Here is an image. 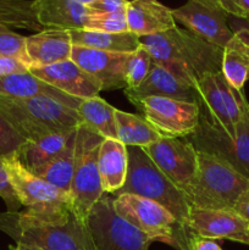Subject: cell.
Listing matches in <instances>:
<instances>
[{"label": "cell", "instance_id": "cell-41", "mask_svg": "<svg viewBox=\"0 0 249 250\" xmlns=\"http://www.w3.org/2000/svg\"><path fill=\"white\" fill-rule=\"evenodd\" d=\"M228 24L231 29L246 28L249 31V19H237V17L228 16Z\"/></svg>", "mask_w": 249, "mask_h": 250}, {"label": "cell", "instance_id": "cell-30", "mask_svg": "<svg viewBox=\"0 0 249 250\" xmlns=\"http://www.w3.org/2000/svg\"><path fill=\"white\" fill-rule=\"evenodd\" d=\"M12 28L42 31L33 11V0H0V31Z\"/></svg>", "mask_w": 249, "mask_h": 250}, {"label": "cell", "instance_id": "cell-28", "mask_svg": "<svg viewBox=\"0 0 249 250\" xmlns=\"http://www.w3.org/2000/svg\"><path fill=\"white\" fill-rule=\"evenodd\" d=\"M77 132V129H76ZM76 132L68 139L67 144L60 154L49 160L44 165L32 170L34 175L43 178L46 182L51 183L63 192L70 193L71 182H72L73 168H75V146Z\"/></svg>", "mask_w": 249, "mask_h": 250}, {"label": "cell", "instance_id": "cell-39", "mask_svg": "<svg viewBox=\"0 0 249 250\" xmlns=\"http://www.w3.org/2000/svg\"><path fill=\"white\" fill-rule=\"evenodd\" d=\"M187 247L188 250H222L221 247L214 239L203 238V237L193 233H190Z\"/></svg>", "mask_w": 249, "mask_h": 250}, {"label": "cell", "instance_id": "cell-27", "mask_svg": "<svg viewBox=\"0 0 249 250\" xmlns=\"http://www.w3.org/2000/svg\"><path fill=\"white\" fill-rule=\"evenodd\" d=\"M115 107L97 95L82 99L77 107L82 124L97 132L103 138L117 139Z\"/></svg>", "mask_w": 249, "mask_h": 250}, {"label": "cell", "instance_id": "cell-1", "mask_svg": "<svg viewBox=\"0 0 249 250\" xmlns=\"http://www.w3.org/2000/svg\"><path fill=\"white\" fill-rule=\"evenodd\" d=\"M139 43L149 51L153 62L193 88L204 75L221 71L224 49L177 26L163 33L139 37Z\"/></svg>", "mask_w": 249, "mask_h": 250}, {"label": "cell", "instance_id": "cell-2", "mask_svg": "<svg viewBox=\"0 0 249 250\" xmlns=\"http://www.w3.org/2000/svg\"><path fill=\"white\" fill-rule=\"evenodd\" d=\"M0 112L26 141L73 131L82 125L77 110L45 95L21 99L0 95Z\"/></svg>", "mask_w": 249, "mask_h": 250}, {"label": "cell", "instance_id": "cell-33", "mask_svg": "<svg viewBox=\"0 0 249 250\" xmlns=\"http://www.w3.org/2000/svg\"><path fill=\"white\" fill-rule=\"evenodd\" d=\"M26 143V139L11 126L0 112V158H16L20 149Z\"/></svg>", "mask_w": 249, "mask_h": 250}, {"label": "cell", "instance_id": "cell-38", "mask_svg": "<svg viewBox=\"0 0 249 250\" xmlns=\"http://www.w3.org/2000/svg\"><path fill=\"white\" fill-rule=\"evenodd\" d=\"M29 66L17 59L0 55V76L28 72Z\"/></svg>", "mask_w": 249, "mask_h": 250}, {"label": "cell", "instance_id": "cell-3", "mask_svg": "<svg viewBox=\"0 0 249 250\" xmlns=\"http://www.w3.org/2000/svg\"><path fill=\"white\" fill-rule=\"evenodd\" d=\"M249 190V178L217 156L198 151V170L185 194L190 207L234 210Z\"/></svg>", "mask_w": 249, "mask_h": 250}, {"label": "cell", "instance_id": "cell-42", "mask_svg": "<svg viewBox=\"0 0 249 250\" xmlns=\"http://www.w3.org/2000/svg\"><path fill=\"white\" fill-rule=\"evenodd\" d=\"M194 1L200 2V4L205 5V6L215 7V9H221V7H220V4H219L220 0H194Z\"/></svg>", "mask_w": 249, "mask_h": 250}, {"label": "cell", "instance_id": "cell-7", "mask_svg": "<svg viewBox=\"0 0 249 250\" xmlns=\"http://www.w3.org/2000/svg\"><path fill=\"white\" fill-rule=\"evenodd\" d=\"M104 139L85 125L77 127L70 197L72 214L83 224H85L94 205L105 194L98 168V155Z\"/></svg>", "mask_w": 249, "mask_h": 250}, {"label": "cell", "instance_id": "cell-10", "mask_svg": "<svg viewBox=\"0 0 249 250\" xmlns=\"http://www.w3.org/2000/svg\"><path fill=\"white\" fill-rule=\"evenodd\" d=\"M114 209L122 219L143 232L153 242H163L181 248V233L185 229L167 209L154 200L124 193L114 197Z\"/></svg>", "mask_w": 249, "mask_h": 250}, {"label": "cell", "instance_id": "cell-45", "mask_svg": "<svg viewBox=\"0 0 249 250\" xmlns=\"http://www.w3.org/2000/svg\"><path fill=\"white\" fill-rule=\"evenodd\" d=\"M9 250H12V248H10V249H9Z\"/></svg>", "mask_w": 249, "mask_h": 250}, {"label": "cell", "instance_id": "cell-26", "mask_svg": "<svg viewBox=\"0 0 249 250\" xmlns=\"http://www.w3.org/2000/svg\"><path fill=\"white\" fill-rule=\"evenodd\" d=\"M76 129L48 134L37 141H26L16 158L29 171L34 170L60 154Z\"/></svg>", "mask_w": 249, "mask_h": 250}, {"label": "cell", "instance_id": "cell-18", "mask_svg": "<svg viewBox=\"0 0 249 250\" xmlns=\"http://www.w3.org/2000/svg\"><path fill=\"white\" fill-rule=\"evenodd\" d=\"M33 11L43 28L84 29L92 10L76 0H33Z\"/></svg>", "mask_w": 249, "mask_h": 250}, {"label": "cell", "instance_id": "cell-29", "mask_svg": "<svg viewBox=\"0 0 249 250\" xmlns=\"http://www.w3.org/2000/svg\"><path fill=\"white\" fill-rule=\"evenodd\" d=\"M117 141L126 146L144 148L163 138L160 133L150 126L144 117L129 112L115 110Z\"/></svg>", "mask_w": 249, "mask_h": 250}, {"label": "cell", "instance_id": "cell-23", "mask_svg": "<svg viewBox=\"0 0 249 250\" xmlns=\"http://www.w3.org/2000/svg\"><path fill=\"white\" fill-rule=\"evenodd\" d=\"M0 95L6 98H17V99L45 95V97L54 98L76 110H77L80 103L82 102V99L70 97V95L54 88L53 85L43 82L38 77L32 75L29 71L28 72L0 76Z\"/></svg>", "mask_w": 249, "mask_h": 250}, {"label": "cell", "instance_id": "cell-32", "mask_svg": "<svg viewBox=\"0 0 249 250\" xmlns=\"http://www.w3.org/2000/svg\"><path fill=\"white\" fill-rule=\"evenodd\" d=\"M84 29L106 33H122L128 31L126 11L93 12L88 19Z\"/></svg>", "mask_w": 249, "mask_h": 250}, {"label": "cell", "instance_id": "cell-8", "mask_svg": "<svg viewBox=\"0 0 249 250\" xmlns=\"http://www.w3.org/2000/svg\"><path fill=\"white\" fill-rule=\"evenodd\" d=\"M187 139L198 151L222 159L249 178V103L244 107L243 116L236 125L233 134H227L200 107L199 124Z\"/></svg>", "mask_w": 249, "mask_h": 250}, {"label": "cell", "instance_id": "cell-17", "mask_svg": "<svg viewBox=\"0 0 249 250\" xmlns=\"http://www.w3.org/2000/svg\"><path fill=\"white\" fill-rule=\"evenodd\" d=\"M128 54L73 46L71 60L102 83V90L126 88L124 67Z\"/></svg>", "mask_w": 249, "mask_h": 250}, {"label": "cell", "instance_id": "cell-43", "mask_svg": "<svg viewBox=\"0 0 249 250\" xmlns=\"http://www.w3.org/2000/svg\"><path fill=\"white\" fill-rule=\"evenodd\" d=\"M12 250H44L42 248H38V247L33 246H26V244H16L15 247H11Z\"/></svg>", "mask_w": 249, "mask_h": 250}, {"label": "cell", "instance_id": "cell-9", "mask_svg": "<svg viewBox=\"0 0 249 250\" xmlns=\"http://www.w3.org/2000/svg\"><path fill=\"white\" fill-rule=\"evenodd\" d=\"M93 250H148L153 243L114 209V197L105 193L85 221Z\"/></svg>", "mask_w": 249, "mask_h": 250}, {"label": "cell", "instance_id": "cell-16", "mask_svg": "<svg viewBox=\"0 0 249 250\" xmlns=\"http://www.w3.org/2000/svg\"><path fill=\"white\" fill-rule=\"evenodd\" d=\"M29 72L60 92L78 99L97 97L102 92V83L71 59L45 67L29 68Z\"/></svg>", "mask_w": 249, "mask_h": 250}, {"label": "cell", "instance_id": "cell-14", "mask_svg": "<svg viewBox=\"0 0 249 250\" xmlns=\"http://www.w3.org/2000/svg\"><path fill=\"white\" fill-rule=\"evenodd\" d=\"M175 21H178L203 41L224 49L233 31L228 24V15L222 9L205 6L194 0H188L185 5L172 10Z\"/></svg>", "mask_w": 249, "mask_h": 250}, {"label": "cell", "instance_id": "cell-24", "mask_svg": "<svg viewBox=\"0 0 249 250\" xmlns=\"http://www.w3.org/2000/svg\"><path fill=\"white\" fill-rule=\"evenodd\" d=\"M233 37L222 51L221 72L233 88L243 90L249 80V31L234 28Z\"/></svg>", "mask_w": 249, "mask_h": 250}, {"label": "cell", "instance_id": "cell-19", "mask_svg": "<svg viewBox=\"0 0 249 250\" xmlns=\"http://www.w3.org/2000/svg\"><path fill=\"white\" fill-rule=\"evenodd\" d=\"M129 102L143 99L146 97H164L171 99L194 103L198 99L197 89L182 82L170 71L158 63H151L150 71L145 80L136 89H124Z\"/></svg>", "mask_w": 249, "mask_h": 250}, {"label": "cell", "instance_id": "cell-31", "mask_svg": "<svg viewBox=\"0 0 249 250\" xmlns=\"http://www.w3.org/2000/svg\"><path fill=\"white\" fill-rule=\"evenodd\" d=\"M151 55L143 45H139L133 53H129L124 67V76L126 88L124 89H136L142 84L150 71Z\"/></svg>", "mask_w": 249, "mask_h": 250}, {"label": "cell", "instance_id": "cell-13", "mask_svg": "<svg viewBox=\"0 0 249 250\" xmlns=\"http://www.w3.org/2000/svg\"><path fill=\"white\" fill-rule=\"evenodd\" d=\"M142 149L164 175L186 192L198 170V150L187 138L163 137Z\"/></svg>", "mask_w": 249, "mask_h": 250}, {"label": "cell", "instance_id": "cell-37", "mask_svg": "<svg viewBox=\"0 0 249 250\" xmlns=\"http://www.w3.org/2000/svg\"><path fill=\"white\" fill-rule=\"evenodd\" d=\"M128 0H95L88 5L93 12H119L126 11Z\"/></svg>", "mask_w": 249, "mask_h": 250}, {"label": "cell", "instance_id": "cell-25", "mask_svg": "<svg viewBox=\"0 0 249 250\" xmlns=\"http://www.w3.org/2000/svg\"><path fill=\"white\" fill-rule=\"evenodd\" d=\"M68 32L73 46L129 54L141 45L139 37L129 31L122 33H106L89 29H73Z\"/></svg>", "mask_w": 249, "mask_h": 250}, {"label": "cell", "instance_id": "cell-22", "mask_svg": "<svg viewBox=\"0 0 249 250\" xmlns=\"http://www.w3.org/2000/svg\"><path fill=\"white\" fill-rule=\"evenodd\" d=\"M98 168L104 193L115 194L126 182L128 172L127 146L117 139L105 138L99 149Z\"/></svg>", "mask_w": 249, "mask_h": 250}, {"label": "cell", "instance_id": "cell-35", "mask_svg": "<svg viewBox=\"0 0 249 250\" xmlns=\"http://www.w3.org/2000/svg\"><path fill=\"white\" fill-rule=\"evenodd\" d=\"M0 198L4 200L5 205L7 208V211L16 212L21 209V203L12 188L10 182L9 175L6 172V168L4 165V159L0 158Z\"/></svg>", "mask_w": 249, "mask_h": 250}, {"label": "cell", "instance_id": "cell-36", "mask_svg": "<svg viewBox=\"0 0 249 250\" xmlns=\"http://www.w3.org/2000/svg\"><path fill=\"white\" fill-rule=\"evenodd\" d=\"M219 4L228 16L249 19V0H220Z\"/></svg>", "mask_w": 249, "mask_h": 250}, {"label": "cell", "instance_id": "cell-12", "mask_svg": "<svg viewBox=\"0 0 249 250\" xmlns=\"http://www.w3.org/2000/svg\"><path fill=\"white\" fill-rule=\"evenodd\" d=\"M163 137L187 138L199 124L198 102L189 103L164 97H146L131 102Z\"/></svg>", "mask_w": 249, "mask_h": 250}, {"label": "cell", "instance_id": "cell-6", "mask_svg": "<svg viewBox=\"0 0 249 250\" xmlns=\"http://www.w3.org/2000/svg\"><path fill=\"white\" fill-rule=\"evenodd\" d=\"M12 188L24 211L41 221L62 225L72 215L70 193L63 192L24 167L17 158L4 159Z\"/></svg>", "mask_w": 249, "mask_h": 250}, {"label": "cell", "instance_id": "cell-44", "mask_svg": "<svg viewBox=\"0 0 249 250\" xmlns=\"http://www.w3.org/2000/svg\"><path fill=\"white\" fill-rule=\"evenodd\" d=\"M76 1H78V2H81V4H83V5H90L92 4V2H94L95 0H76Z\"/></svg>", "mask_w": 249, "mask_h": 250}, {"label": "cell", "instance_id": "cell-20", "mask_svg": "<svg viewBox=\"0 0 249 250\" xmlns=\"http://www.w3.org/2000/svg\"><path fill=\"white\" fill-rule=\"evenodd\" d=\"M26 51L31 68L45 67L53 63L70 60L72 42L70 32L45 28L26 37Z\"/></svg>", "mask_w": 249, "mask_h": 250}, {"label": "cell", "instance_id": "cell-40", "mask_svg": "<svg viewBox=\"0 0 249 250\" xmlns=\"http://www.w3.org/2000/svg\"><path fill=\"white\" fill-rule=\"evenodd\" d=\"M234 211L238 215H241L249 224V190L237 203L236 208H234Z\"/></svg>", "mask_w": 249, "mask_h": 250}, {"label": "cell", "instance_id": "cell-15", "mask_svg": "<svg viewBox=\"0 0 249 250\" xmlns=\"http://www.w3.org/2000/svg\"><path fill=\"white\" fill-rule=\"evenodd\" d=\"M187 231L208 239H228L249 246V224L234 210L192 208Z\"/></svg>", "mask_w": 249, "mask_h": 250}, {"label": "cell", "instance_id": "cell-21", "mask_svg": "<svg viewBox=\"0 0 249 250\" xmlns=\"http://www.w3.org/2000/svg\"><path fill=\"white\" fill-rule=\"evenodd\" d=\"M127 27L138 37L163 33L176 27L172 10L158 0H131L126 7Z\"/></svg>", "mask_w": 249, "mask_h": 250}, {"label": "cell", "instance_id": "cell-34", "mask_svg": "<svg viewBox=\"0 0 249 250\" xmlns=\"http://www.w3.org/2000/svg\"><path fill=\"white\" fill-rule=\"evenodd\" d=\"M0 55L17 59L29 66L26 51V37L9 31V29L0 31Z\"/></svg>", "mask_w": 249, "mask_h": 250}, {"label": "cell", "instance_id": "cell-4", "mask_svg": "<svg viewBox=\"0 0 249 250\" xmlns=\"http://www.w3.org/2000/svg\"><path fill=\"white\" fill-rule=\"evenodd\" d=\"M0 231L16 244L44 250H93L87 226L73 214L66 224L58 225L41 221L26 211L0 212Z\"/></svg>", "mask_w": 249, "mask_h": 250}, {"label": "cell", "instance_id": "cell-5", "mask_svg": "<svg viewBox=\"0 0 249 250\" xmlns=\"http://www.w3.org/2000/svg\"><path fill=\"white\" fill-rule=\"evenodd\" d=\"M128 172L124 187L115 194H136L163 205L187 232V222L192 207L185 192L164 175L150 160L145 151L138 146H127Z\"/></svg>", "mask_w": 249, "mask_h": 250}, {"label": "cell", "instance_id": "cell-11", "mask_svg": "<svg viewBox=\"0 0 249 250\" xmlns=\"http://www.w3.org/2000/svg\"><path fill=\"white\" fill-rule=\"evenodd\" d=\"M198 104L227 134H233L248 104L243 90L232 87L222 72H209L197 85Z\"/></svg>", "mask_w": 249, "mask_h": 250}]
</instances>
